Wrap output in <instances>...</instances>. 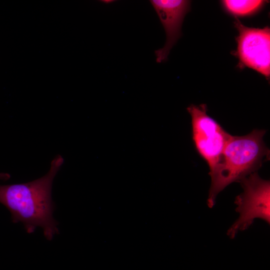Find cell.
I'll use <instances>...</instances> for the list:
<instances>
[{"label":"cell","instance_id":"6da1fadb","mask_svg":"<svg viewBox=\"0 0 270 270\" xmlns=\"http://www.w3.org/2000/svg\"><path fill=\"white\" fill-rule=\"evenodd\" d=\"M64 162L63 158L57 155L44 176L26 183L0 185V203L10 212L12 222H22L29 234L40 228L48 240L59 232L53 217L55 207L52 189Z\"/></svg>","mask_w":270,"mask_h":270},{"label":"cell","instance_id":"7a4b0ae2","mask_svg":"<svg viewBox=\"0 0 270 270\" xmlns=\"http://www.w3.org/2000/svg\"><path fill=\"white\" fill-rule=\"evenodd\" d=\"M264 130H253L242 136H231L212 173L208 205L212 208L217 195L231 183L256 172L270 160V150L263 138Z\"/></svg>","mask_w":270,"mask_h":270},{"label":"cell","instance_id":"3957f363","mask_svg":"<svg viewBox=\"0 0 270 270\" xmlns=\"http://www.w3.org/2000/svg\"><path fill=\"white\" fill-rule=\"evenodd\" d=\"M192 140L200 156L206 162L209 174L212 172L232 135L207 114L206 104H190Z\"/></svg>","mask_w":270,"mask_h":270},{"label":"cell","instance_id":"277c9868","mask_svg":"<svg viewBox=\"0 0 270 270\" xmlns=\"http://www.w3.org/2000/svg\"><path fill=\"white\" fill-rule=\"evenodd\" d=\"M239 182L244 190L236 198L240 216L228 230V234L232 238L239 230L247 229L256 218L270 222V180L261 178L256 172Z\"/></svg>","mask_w":270,"mask_h":270},{"label":"cell","instance_id":"5b68a950","mask_svg":"<svg viewBox=\"0 0 270 270\" xmlns=\"http://www.w3.org/2000/svg\"><path fill=\"white\" fill-rule=\"evenodd\" d=\"M238 32L236 38V50L234 52L239 60L238 66L251 68L269 78L270 75V29L249 28L238 20L234 22Z\"/></svg>","mask_w":270,"mask_h":270},{"label":"cell","instance_id":"8992f818","mask_svg":"<svg viewBox=\"0 0 270 270\" xmlns=\"http://www.w3.org/2000/svg\"><path fill=\"white\" fill-rule=\"evenodd\" d=\"M166 34L164 46L154 52L156 62H166L170 52L182 36V26L190 10V2L185 0H151Z\"/></svg>","mask_w":270,"mask_h":270},{"label":"cell","instance_id":"52a82bcc","mask_svg":"<svg viewBox=\"0 0 270 270\" xmlns=\"http://www.w3.org/2000/svg\"><path fill=\"white\" fill-rule=\"evenodd\" d=\"M264 0H224L222 2L230 13L239 16L249 15L256 12L264 4Z\"/></svg>","mask_w":270,"mask_h":270},{"label":"cell","instance_id":"ba28073f","mask_svg":"<svg viewBox=\"0 0 270 270\" xmlns=\"http://www.w3.org/2000/svg\"><path fill=\"white\" fill-rule=\"evenodd\" d=\"M10 178V175L4 172H0V180H7Z\"/></svg>","mask_w":270,"mask_h":270},{"label":"cell","instance_id":"9c48e42d","mask_svg":"<svg viewBox=\"0 0 270 270\" xmlns=\"http://www.w3.org/2000/svg\"><path fill=\"white\" fill-rule=\"evenodd\" d=\"M100 2H102L103 3L106 4H110L112 2H114V0H101Z\"/></svg>","mask_w":270,"mask_h":270}]
</instances>
